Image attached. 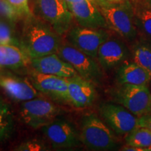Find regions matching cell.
I'll return each mask as SVG.
<instances>
[{"instance_id":"29","label":"cell","mask_w":151,"mask_h":151,"mask_svg":"<svg viewBox=\"0 0 151 151\" xmlns=\"http://www.w3.org/2000/svg\"><path fill=\"white\" fill-rule=\"evenodd\" d=\"M127 0H104V1H106L109 3H121Z\"/></svg>"},{"instance_id":"13","label":"cell","mask_w":151,"mask_h":151,"mask_svg":"<svg viewBox=\"0 0 151 151\" xmlns=\"http://www.w3.org/2000/svg\"><path fill=\"white\" fill-rule=\"evenodd\" d=\"M30 65L34 70L44 74L56 76L62 78H71L78 76L74 68L57 53L33 58Z\"/></svg>"},{"instance_id":"17","label":"cell","mask_w":151,"mask_h":151,"mask_svg":"<svg viewBox=\"0 0 151 151\" xmlns=\"http://www.w3.org/2000/svg\"><path fill=\"white\" fill-rule=\"evenodd\" d=\"M31 60L22 47L12 44H0V66L18 69L31 64Z\"/></svg>"},{"instance_id":"12","label":"cell","mask_w":151,"mask_h":151,"mask_svg":"<svg viewBox=\"0 0 151 151\" xmlns=\"http://www.w3.org/2000/svg\"><path fill=\"white\" fill-rule=\"evenodd\" d=\"M73 18L81 27L91 29L108 28L99 5L90 0L67 4Z\"/></svg>"},{"instance_id":"30","label":"cell","mask_w":151,"mask_h":151,"mask_svg":"<svg viewBox=\"0 0 151 151\" xmlns=\"http://www.w3.org/2000/svg\"><path fill=\"white\" fill-rule=\"evenodd\" d=\"M146 1H148V3L150 5V6H151V0H146Z\"/></svg>"},{"instance_id":"26","label":"cell","mask_w":151,"mask_h":151,"mask_svg":"<svg viewBox=\"0 0 151 151\" xmlns=\"http://www.w3.org/2000/svg\"><path fill=\"white\" fill-rule=\"evenodd\" d=\"M16 150L20 151H39L46 150L47 149L46 146L42 142L37 140H32L22 143L20 146L17 147Z\"/></svg>"},{"instance_id":"7","label":"cell","mask_w":151,"mask_h":151,"mask_svg":"<svg viewBox=\"0 0 151 151\" xmlns=\"http://www.w3.org/2000/svg\"><path fill=\"white\" fill-rule=\"evenodd\" d=\"M60 109L51 101L43 99H32L24 101L20 115L26 124L29 127L39 128L53 121L59 115Z\"/></svg>"},{"instance_id":"3","label":"cell","mask_w":151,"mask_h":151,"mask_svg":"<svg viewBox=\"0 0 151 151\" xmlns=\"http://www.w3.org/2000/svg\"><path fill=\"white\" fill-rule=\"evenodd\" d=\"M81 143L93 150H109L117 146V141L110 128L94 114L84 116L81 122Z\"/></svg>"},{"instance_id":"24","label":"cell","mask_w":151,"mask_h":151,"mask_svg":"<svg viewBox=\"0 0 151 151\" xmlns=\"http://www.w3.org/2000/svg\"><path fill=\"white\" fill-rule=\"evenodd\" d=\"M0 17L12 23L22 18L21 15L6 0H0Z\"/></svg>"},{"instance_id":"16","label":"cell","mask_w":151,"mask_h":151,"mask_svg":"<svg viewBox=\"0 0 151 151\" xmlns=\"http://www.w3.org/2000/svg\"><path fill=\"white\" fill-rule=\"evenodd\" d=\"M127 55V49L120 41L109 38L101 45L97 58L104 69H109L118 66Z\"/></svg>"},{"instance_id":"23","label":"cell","mask_w":151,"mask_h":151,"mask_svg":"<svg viewBox=\"0 0 151 151\" xmlns=\"http://www.w3.org/2000/svg\"><path fill=\"white\" fill-rule=\"evenodd\" d=\"M0 44H12L22 47L20 40L16 38L11 26L2 20H0Z\"/></svg>"},{"instance_id":"11","label":"cell","mask_w":151,"mask_h":151,"mask_svg":"<svg viewBox=\"0 0 151 151\" xmlns=\"http://www.w3.org/2000/svg\"><path fill=\"white\" fill-rule=\"evenodd\" d=\"M29 79L41 93L58 102L69 104L68 98L67 78L56 76L44 74L32 70Z\"/></svg>"},{"instance_id":"20","label":"cell","mask_w":151,"mask_h":151,"mask_svg":"<svg viewBox=\"0 0 151 151\" xmlns=\"http://www.w3.org/2000/svg\"><path fill=\"white\" fill-rule=\"evenodd\" d=\"M126 143L128 146L151 151V130L143 127L136 128L128 134Z\"/></svg>"},{"instance_id":"28","label":"cell","mask_w":151,"mask_h":151,"mask_svg":"<svg viewBox=\"0 0 151 151\" xmlns=\"http://www.w3.org/2000/svg\"><path fill=\"white\" fill-rule=\"evenodd\" d=\"M67 4L69 3H76V2H78V1H83V0H64ZM90 1H93V2L97 3L98 5H99V3H101V1H104V0H90Z\"/></svg>"},{"instance_id":"21","label":"cell","mask_w":151,"mask_h":151,"mask_svg":"<svg viewBox=\"0 0 151 151\" xmlns=\"http://www.w3.org/2000/svg\"><path fill=\"white\" fill-rule=\"evenodd\" d=\"M14 128V118L10 106L0 98V141L10 137Z\"/></svg>"},{"instance_id":"27","label":"cell","mask_w":151,"mask_h":151,"mask_svg":"<svg viewBox=\"0 0 151 151\" xmlns=\"http://www.w3.org/2000/svg\"><path fill=\"white\" fill-rule=\"evenodd\" d=\"M139 127H146L151 130V115L140 117L139 118Z\"/></svg>"},{"instance_id":"19","label":"cell","mask_w":151,"mask_h":151,"mask_svg":"<svg viewBox=\"0 0 151 151\" xmlns=\"http://www.w3.org/2000/svg\"><path fill=\"white\" fill-rule=\"evenodd\" d=\"M150 78L148 71L136 62L124 64L118 71V81L120 84L148 86Z\"/></svg>"},{"instance_id":"2","label":"cell","mask_w":151,"mask_h":151,"mask_svg":"<svg viewBox=\"0 0 151 151\" xmlns=\"http://www.w3.org/2000/svg\"><path fill=\"white\" fill-rule=\"evenodd\" d=\"M99 7L109 29L113 30L127 41L137 39L138 30L135 24L132 0L121 3L101 1Z\"/></svg>"},{"instance_id":"8","label":"cell","mask_w":151,"mask_h":151,"mask_svg":"<svg viewBox=\"0 0 151 151\" xmlns=\"http://www.w3.org/2000/svg\"><path fill=\"white\" fill-rule=\"evenodd\" d=\"M104 29L74 27L67 32V39L71 46L97 58L100 46L109 38V33Z\"/></svg>"},{"instance_id":"9","label":"cell","mask_w":151,"mask_h":151,"mask_svg":"<svg viewBox=\"0 0 151 151\" xmlns=\"http://www.w3.org/2000/svg\"><path fill=\"white\" fill-rule=\"evenodd\" d=\"M99 110L104 120L118 134H128L139 127V118L122 105L105 103L101 106Z\"/></svg>"},{"instance_id":"6","label":"cell","mask_w":151,"mask_h":151,"mask_svg":"<svg viewBox=\"0 0 151 151\" xmlns=\"http://www.w3.org/2000/svg\"><path fill=\"white\" fill-rule=\"evenodd\" d=\"M57 54L70 64L82 78L92 83H100L103 77L102 71L92 57L72 46L66 45H61Z\"/></svg>"},{"instance_id":"25","label":"cell","mask_w":151,"mask_h":151,"mask_svg":"<svg viewBox=\"0 0 151 151\" xmlns=\"http://www.w3.org/2000/svg\"><path fill=\"white\" fill-rule=\"evenodd\" d=\"M22 18L29 16L33 14L29 6V0H6Z\"/></svg>"},{"instance_id":"14","label":"cell","mask_w":151,"mask_h":151,"mask_svg":"<svg viewBox=\"0 0 151 151\" xmlns=\"http://www.w3.org/2000/svg\"><path fill=\"white\" fill-rule=\"evenodd\" d=\"M0 86L11 99L16 101H28L41 95L30 79L14 75H4L0 77Z\"/></svg>"},{"instance_id":"5","label":"cell","mask_w":151,"mask_h":151,"mask_svg":"<svg viewBox=\"0 0 151 151\" xmlns=\"http://www.w3.org/2000/svg\"><path fill=\"white\" fill-rule=\"evenodd\" d=\"M114 99L137 117L151 113V93L148 86L120 84L114 92Z\"/></svg>"},{"instance_id":"1","label":"cell","mask_w":151,"mask_h":151,"mask_svg":"<svg viewBox=\"0 0 151 151\" xmlns=\"http://www.w3.org/2000/svg\"><path fill=\"white\" fill-rule=\"evenodd\" d=\"M24 19L20 42L30 58L57 53L61 46L60 35L34 14Z\"/></svg>"},{"instance_id":"4","label":"cell","mask_w":151,"mask_h":151,"mask_svg":"<svg viewBox=\"0 0 151 151\" xmlns=\"http://www.w3.org/2000/svg\"><path fill=\"white\" fill-rule=\"evenodd\" d=\"M33 14L48 23L59 35L71 29L73 16L64 0H35Z\"/></svg>"},{"instance_id":"22","label":"cell","mask_w":151,"mask_h":151,"mask_svg":"<svg viewBox=\"0 0 151 151\" xmlns=\"http://www.w3.org/2000/svg\"><path fill=\"white\" fill-rule=\"evenodd\" d=\"M134 62L148 71L151 76V43H140L134 51Z\"/></svg>"},{"instance_id":"18","label":"cell","mask_w":151,"mask_h":151,"mask_svg":"<svg viewBox=\"0 0 151 151\" xmlns=\"http://www.w3.org/2000/svg\"><path fill=\"white\" fill-rule=\"evenodd\" d=\"M138 34L151 43V6L146 0H132Z\"/></svg>"},{"instance_id":"15","label":"cell","mask_w":151,"mask_h":151,"mask_svg":"<svg viewBox=\"0 0 151 151\" xmlns=\"http://www.w3.org/2000/svg\"><path fill=\"white\" fill-rule=\"evenodd\" d=\"M69 102L76 108H86L94 102L96 97L93 83L80 76L67 78Z\"/></svg>"},{"instance_id":"10","label":"cell","mask_w":151,"mask_h":151,"mask_svg":"<svg viewBox=\"0 0 151 151\" xmlns=\"http://www.w3.org/2000/svg\"><path fill=\"white\" fill-rule=\"evenodd\" d=\"M43 132L53 148H72L81 142L77 130L65 119H55L43 127Z\"/></svg>"}]
</instances>
